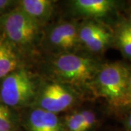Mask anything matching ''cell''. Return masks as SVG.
<instances>
[{
  "label": "cell",
  "instance_id": "obj_1",
  "mask_svg": "<svg viewBox=\"0 0 131 131\" xmlns=\"http://www.w3.org/2000/svg\"><path fill=\"white\" fill-rule=\"evenodd\" d=\"M100 66L90 57L64 53L58 55L52 60L50 69L56 78L55 80L69 86L77 92L90 90L94 93V82Z\"/></svg>",
  "mask_w": 131,
  "mask_h": 131
},
{
  "label": "cell",
  "instance_id": "obj_2",
  "mask_svg": "<svg viewBox=\"0 0 131 131\" xmlns=\"http://www.w3.org/2000/svg\"><path fill=\"white\" fill-rule=\"evenodd\" d=\"M131 69L120 62L101 65L95 82L94 93L104 98L113 108H128L127 86Z\"/></svg>",
  "mask_w": 131,
  "mask_h": 131
},
{
  "label": "cell",
  "instance_id": "obj_3",
  "mask_svg": "<svg viewBox=\"0 0 131 131\" xmlns=\"http://www.w3.org/2000/svg\"><path fill=\"white\" fill-rule=\"evenodd\" d=\"M39 84L24 66L0 80V101L13 109L33 106Z\"/></svg>",
  "mask_w": 131,
  "mask_h": 131
},
{
  "label": "cell",
  "instance_id": "obj_4",
  "mask_svg": "<svg viewBox=\"0 0 131 131\" xmlns=\"http://www.w3.org/2000/svg\"><path fill=\"white\" fill-rule=\"evenodd\" d=\"M40 27L17 6L0 18V34L22 55L35 47Z\"/></svg>",
  "mask_w": 131,
  "mask_h": 131
},
{
  "label": "cell",
  "instance_id": "obj_5",
  "mask_svg": "<svg viewBox=\"0 0 131 131\" xmlns=\"http://www.w3.org/2000/svg\"><path fill=\"white\" fill-rule=\"evenodd\" d=\"M78 100V93L56 80L39 84L34 107L58 114L72 107ZM32 107V106H31Z\"/></svg>",
  "mask_w": 131,
  "mask_h": 131
},
{
  "label": "cell",
  "instance_id": "obj_6",
  "mask_svg": "<svg viewBox=\"0 0 131 131\" xmlns=\"http://www.w3.org/2000/svg\"><path fill=\"white\" fill-rule=\"evenodd\" d=\"M46 44L59 54L76 53L80 46L79 25L74 22H62L53 26L46 34Z\"/></svg>",
  "mask_w": 131,
  "mask_h": 131
},
{
  "label": "cell",
  "instance_id": "obj_7",
  "mask_svg": "<svg viewBox=\"0 0 131 131\" xmlns=\"http://www.w3.org/2000/svg\"><path fill=\"white\" fill-rule=\"evenodd\" d=\"M80 45L93 53H101L112 43V31L98 21H87L79 26Z\"/></svg>",
  "mask_w": 131,
  "mask_h": 131
},
{
  "label": "cell",
  "instance_id": "obj_8",
  "mask_svg": "<svg viewBox=\"0 0 131 131\" xmlns=\"http://www.w3.org/2000/svg\"><path fill=\"white\" fill-rule=\"evenodd\" d=\"M26 125L28 131L63 130V124L56 114L34 106L27 113Z\"/></svg>",
  "mask_w": 131,
  "mask_h": 131
},
{
  "label": "cell",
  "instance_id": "obj_9",
  "mask_svg": "<svg viewBox=\"0 0 131 131\" xmlns=\"http://www.w3.org/2000/svg\"><path fill=\"white\" fill-rule=\"evenodd\" d=\"M76 14L88 18H103L116 9L117 2L112 0H74L70 2Z\"/></svg>",
  "mask_w": 131,
  "mask_h": 131
},
{
  "label": "cell",
  "instance_id": "obj_10",
  "mask_svg": "<svg viewBox=\"0 0 131 131\" xmlns=\"http://www.w3.org/2000/svg\"><path fill=\"white\" fill-rule=\"evenodd\" d=\"M23 67L22 54L0 34V80Z\"/></svg>",
  "mask_w": 131,
  "mask_h": 131
},
{
  "label": "cell",
  "instance_id": "obj_11",
  "mask_svg": "<svg viewBox=\"0 0 131 131\" xmlns=\"http://www.w3.org/2000/svg\"><path fill=\"white\" fill-rule=\"evenodd\" d=\"M54 2L51 0H20L18 7L41 27L51 18Z\"/></svg>",
  "mask_w": 131,
  "mask_h": 131
},
{
  "label": "cell",
  "instance_id": "obj_12",
  "mask_svg": "<svg viewBox=\"0 0 131 131\" xmlns=\"http://www.w3.org/2000/svg\"><path fill=\"white\" fill-rule=\"evenodd\" d=\"M125 58L131 60V26L127 20L112 31V43Z\"/></svg>",
  "mask_w": 131,
  "mask_h": 131
},
{
  "label": "cell",
  "instance_id": "obj_13",
  "mask_svg": "<svg viewBox=\"0 0 131 131\" xmlns=\"http://www.w3.org/2000/svg\"><path fill=\"white\" fill-rule=\"evenodd\" d=\"M65 126L67 131H83L80 112H75L68 114L65 117Z\"/></svg>",
  "mask_w": 131,
  "mask_h": 131
},
{
  "label": "cell",
  "instance_id": "obj_14",
  "mask_svg": "<svg viewBox=\"0 0 131 131\" xmlns=\"http://www.w3.org/2000/svg\"><path fill=\"white\" fill-rule=\"evenodd\" d=\"M80 115L82 121V130L83 131H89L95 125L96 122V115L91 110H82L80 111Z\"/></svg>",
  "mask_w": 131,
  "mask_h": 131
},
{
  "label": "cell",
  "instance_id": "obj_15",
  "mask_svg": "<svg viewBox=\"0 0 131 131\" xmlns=\"http://www.w3.org/2000/svg\"><path fill=\"white\" fill-rule=\"evenodd\" d=\"M18 5V1L13 0H0V18L12 9L15 8Z\"/></svg>",
  "mask_w": 131,
  "mask_h": 131
},
{
  "label": "cell",
  "instance_id": "obj_16",
  "mask_svg": "<svg viewBox=\"0 0 131 131\" xmlns=\"http://www.w3.org/2000/svg\"><path fill=\"white\" fill-rule=\"evenodd\" d=\"M15 119L0 117V131H15Z\"/></svg>",
  "mask_w": 131,
  "mask_h": 131
},
{
  "label": "cell",
  "instance_id": "obj_17",
  "mask_svg": "<svg viewBox=\"0 0 131 131\" xmlns=\"http://www.w3.org/2000/svg\"><path fill=\"white\" fill-rule=\"evenodd\" d=\"M0 117L15 119V116L13 110L9 107H7V106H5L1 101H0Z\"/></svg>",
  "mask_w": 131,
  "mask_h": 131
},
{
  "label": "cell",
  "instance_id": "obj_18",
  "mask_svg": "<svg viewBox=\"0 0 131 131\" xmlns=\"http://www.w3.org/2000/svg\"><path fill=\"white\" fill-rule=\"evenodd\" d=\"M127 101H128V108H131V70L129 79H128V86H127Z\"/></svg>",
  "mask_w": 131,
  "mask_h": 131
},
{
  "label": "cell",
  "instance_id": "obj_19",
  "mask_svg": "<svg viewBox=\"0 0 131 131\" xmlns=\"http://www.w3.org/2000/svg\"><path fill=\"white\" fill-rule=\"evenodd\" d=\"M127 126L129 128V130L131 131V110L130 111L127 118Z\"/></svg>",
  "mask_w": 131,
  "mask_h": 131
},
{
  "label": "cell",
  "instance_id": "obj_20",
  "mask_svg": "<svg viewBox=\"0 0 131 131\" xmlns=\"http://www.w3.org/2000/svg\"><path fill=\"white\" fill-rule=\"evenodd\" d=\"M127 21L128 24L131 26V10L130 12V13H129V15H128V19L127 20Z\"/></svg>",
  "mask_w": 131,
  "mask_h": 131
}]
</instances>
